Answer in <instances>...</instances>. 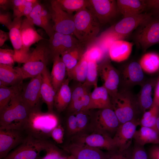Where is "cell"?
Returning a JSON list of instances; mask_svg holds the SVG:
<instances>
[{
    "mask_svg": "<svg viewBox=\"0 0 159 159\" xmlns=\"http://www.w3.org/2000/svg\"><path fill=\"white\" fill-rule=\"evenodd\" d=\"M59 124L58 117L53 112L44 113L38 108L31 111L23 130L35 139L48 140L53 130Z\"/></svg>",
    "mask_w": 159,
    "mask_h": 159,
    "instance_id": "6da1fadb",
    "label": "cell"
},
{
    "mask_svg": "<svg viewBox=\"0 0 159 159\" xmlns=\"http://www.w3.org/2000/svg\"><path fill=\"white\" fill-rule=\"evenodd\" d=\"M20 93L14 96L0 112V129L23 130L31 110L23 101Z\"/></svg>",
    "mask_w": 159,
    "mask_h": 159,
    "instance_id": "7a4b0ae2",
    "label": "cell"
},
{
    "mask_svg": "<svg viewBox=\"0 0 159 159\" xmlns=\"http://www.w3.org/2000/svg\"><path fill=\"white\" fill-rule=\"evenodd\" d=\"M52 58L48 40L42 39L37 43L26 62L21 67H15L23 80L33 78L42 74L47 68Z\"/></svg>",
    "mask_w": 159,
    "mask_h": 159,
    "instance_id": "3957f363",
    "label": "cell"
},
{
    "mask_svg": "<svg viewBox=\"0 0 159 159\" xmlns=\"http://www.w3.org/2000/svg\"><path fill=\"white\" fill-rule=\"evenodd\" d=\"M74 17V36L79 40L88 45L97 37L100 24L87 8L76 12Z\"/></svg>",
    "mask_w": 159,
    "mask_h": 159,
    "instance_id": "277c9868",
    "label": "cell"
},
{
    "mask_svg": "<svg viewBox=\"0 0 159 159\" xmlns=\"http://www.w3.org/2000/svg\"><path fill=\"white\" fill-rule=\"evenodd\" d=\"M111 100L112 109L120 124L137 119L136 115L140 108L137 100L129 92L126 90L118 92Z\"/></svg>",
    "mask_w": 159,
    "mask_h": 159,
    "instance_id": "5b68a950",
    "label": "cell"
},
{
    "mask_svg": "<svg viewBox=\"0 0 159 159\" xmlns=\"http://www.w3.org/2000/svg\"><path fill=\"white\" fill-rule=\"evenodd\" d=\"M120 124L112 109H99L92 115L90 129L113 138Z\"/></svg>",
    "mask_w": 159,
    "mask_h": 159,
    "instance_id": "8992f818",
    "label": "cell"
},
{
    "mask_svg": "<svg viewBox=\"0 0 159 159\" xmlns=\"http://www.w3.org/2000/svg\"><path fill=\"white\" fill-rule=\"evenodd\" d=\"M134 39L144 51L159 43V17L153 16L141 24L137 28Z\"/></svg>",
    "mask_w": 159,
    "mask_h": 159,
    "instance_id": "52a82bcc",
    "label": "cell"
},
{
    "mask_svg": "<svg viewBox=\"0 0 159 159\" xmlns=\"http://www.w3.org/2000/svg\"><path fill=\"white\" fill-rule=\"evenodd\" d=\"M47 141L28 135L22 143L2 159H41L40 154L42 151H45Z\"/></svg>",
    "mask_w": 159,
    "mask_h": 159,
    "instance_id": "ba28073f",
    "label": "cell"
},
{
    "mask_svg": "<svg viewBox=\"0 0 159 159\" xmlns=\"http://www.w3.org/2000/svg\"><path fill=\"white\" fill-rule=\"evenodd\" d=\"M50 2V6L48 9L53 22V27L55 32L74 36V15L62 10L54 0H51Z\"/></svg>",
    "mask_w": 159,
    "mask_h": 159,
    "instance_id": "9c48e42d",
    "label": "cell"
},
{
    "mask_svg": "<svg viewBox=\"0 0 159 159\" xmlns=\"http://www.w3.org/2000/svg\"><path fill=\"white\" fill-rule=\"evenodd\" d=\"M73 143L89 147L102 149L108 151L117 149L113 138L106 134L96 131L90 133L77 134L72 138Z\"/></svg>",
    "mask_w": 159,
    "mask_h": 159,
    "instance_id": "30bf717a",
    "label": "cell"
},
{
    "mask_svg": "<svg viewBox=\"0 0 159 159\" xmlns=\"http://www.w3.org/2000/svg\"><path fill=\"white\" fill-rule=\"evenodd\" d=\"M87 8L100 24H105L120 13L117 1L114 0H88Z\"/></svg>",
    "mask_w": 159,
    "mask_h": 159,
    "instance_id": "8fae6325",
    "label": "cell"
},
{
    "mask_svg": "<svg viewBox=\"0 0 159 159\" xmlns=\"http://www.w3.org/2000/svg\"><path fill=\"white\" fill-rule=\"evenodd\" d=\"M27 136L24 130L0 129V159L22 143Z\"/></svg>",
    "mask_w": 159,
    "mask_h": 159,
    "instance_id": "7c38bea8",
    "label": "cell"
},
{
    "mask_svg": "<svg viewBox=\"0 0 159 159\" xmlns=\"http://www.w3.org/2000/svg\"><path fill=\"white\" fill-rule=\"evenodd\" d=\"M98 74L103 82V85L108 91L110 98L118 93L120 76L117 71L110 61L106 59L98 65Z\"/></svg>",
    "mask_w": 159,
    "mask_h": 159,
    "instance_id": "4fadbf2b",
    "label": "cell"
},
{
    "mask_svg": "<svg viewBox=\"0 0 159 159\" xmlns=\"http://www.w3.org/2000/svg\"><path fill=\"white\" fill-rule=\"evenodd\" d=\"M22 20L21 17L14 18L9 29V39L14 52L15 62L20 63H25L31 54L24 48L22 43L20 32Z\"/></svg>",
    "mask_w": 159,
    "mask_h": 159,
    "instance_id": "5bb4252c",
    "label": "cell"
},
{
    "mask_svg": "<svg viewBox=\"0 0 159 159\" xmlns=\"http://www.w3.org/2000/svg\"><path fill=\"white\" fill-rule=\"evenodd\" d=\"M42 80L41 74L32 78L27 84L23 86L21 92L23 101L31 110L39 108Z\"/></svg>",
    "mask_w": 159,
    "mask_h": 159,
    "instance_id": "9a60e30c",
    "label": "cell"
},
{
    "mask_svg": "<svg viewBox=\"0 0 159 159\" xmlns=\"http://www.w3.org/2000/svg\"><path fill=\"white\" fill-rule=\"evenodd\" d=\"M49 38V45L52 59L55 56L61 55L69 49L83 44H86L79 40L74 35L56 32Z\"/></svg>",
    "mask_w": 159,
    "mask_h": 159,
    "instance_id": "2e32d148",
    "label": "cell"
},
{
    "mask_svg": "<svg viewBox=\"0 0 159 159\" xmlns=\"http://www.w3.org/2000/svg\"><path fill=\"white\" fill-rule=\"evenodd\" d=\"M139 121L135 119L120 124L113 137L117 150L122 151L130 148Z\"/></svg>",
    "mask_w": 159,
    "mask_h": 159,
    "instance_id": "e0dca14e",
    "label": "cell"
},
{
    "mask_svg": "<svg viewBox=\"0 0 159 159\" xmlns=\"http://www.w3.org/2000/svg\"><path fill=\"white\" fill-rule=\"evenodd\" d=\"M153 16L152 13H145L125 17L108 29L120 34L128 35L132 31Z\"/></svg>",
    "mask_w": 159,
    "mask_h": 159,
    "instance_id": "ac0fdd59",
    "label": "cell"
},
{
    "mask_svg": "<svg viewBox=\"0 0 159 159\" xmlns=\"http://www.w3.org/2000/svg\"><path fill=\"white\" fill-rule=\"evenodd\" d=\"M64 150L76 159H105L106 153L101 149L73 143L64 147Z\"/></svg>",
    "mask_w": 159,
    "mask_h": 159,
    "instance_id": "d6986e66",
    "label": "cell"
},
{
    "mask_svg": "<svg viewBox=\"0 0 159 159\" xmlns=\"http://www.w3.org/2000/svg\"><path fill=\"white\" fill-rule=\"evenodd\" d=\"M20 32L23 46L29 52L32 45L44 39L38 33L32 21L26 18L22 21Z\"/></svg>",
    "mask_w": 159,
    "mask_h": 159,
    "instance_id": "ffe728a7",
    "label": "cell"
},
{
    "mask_svg": "<svg viewBox=\"0 0 159 159\" xmlns=\"http://www.w3.org/2000/svg\"><path fill=\"white\" fill-rule=\"evenodd\" d=\"M90 100L87 110L112 109L110 97L107 89L103 86L95 88L90 93Z\"/></svg>",
    "mask_w": 159,
    "mask_h": 159,
    "instance_id": "44dd1931",
    "label": "cell"
},
{
    "mask_svg": "<svg viewBox=\"0 0 159 159\" xmlns=\"http://www.w3.org/2000/svg\"><path fill=\"white\" fill-rule=\"evenodd\" d=\"M41 75L42 77L40 89L41 99L47 105L48 112H53L56 93L52 83L50 73L47 68L42 72Z\"/></svg>",
    "mask_w": 159,
    "mask_h": 159,
    "instance_id": "7402d4cb",
    "label": "cell"
},
{
    "mask_svg": "<svg viewBox=\"0 0 159 159\" xmlns=\"http://www.w3.org/2000/svg\"><path fill=\"white\" fill-rule=\"evenodd\" d=\"M133 44L123 40L115 41L109 49L108 54L110 59L116 62L126 60L132 52Z\"/></svg>",
    "mask_w": 159,
    "mask_h": 159,
    "instance_id": "603a6c76",
    "label": "cell"
},
{
    "mask_svg": "<svg viewBox=\"0 0 159 159\" xmlns=\"http://www.w3.org/2000/svg\"><path fill=\"white\" fill-rule=\"evenodd\" d=\"M122 75L124 82L129 86L141 83L144 78L143 70L139 63L136 62L126 65L122 70Z\"/></svg>",
    "mask_w": 159,
    "mask_h": 159,
    "instance_id": "cb8c5ba5",
    "label": "cell"
},
{
    "mask_svg": "<svg viewBox=\"0 0 159 159\" xmlns=\"http://www.w3.org/2000/svg\"><path fill=\"white\" fill-rule=\"evenodd\" d=\"M118 10L124 17L142 13L146 9V0H118Z\"/></svg>",
    "mask_w": 159,
    "mask_h": 159,
    "instance_id": "d4e9b609",
    "label": "cell"
},
{
    "mask_svg": "<svg viewBox=\"0 0 159 159\" xmlns=\"http://www.w3.org/2000/svg\"><path fill=\"white\" fill-rule=\"evenodd\" d=\"M52 60L53 64L50 75L52 83L56 93L66 79L67 72L66 66L60 55L55 56Z\"/></svg>",
    "mask_w": 159,
    "mask_h": 159,
    "instance_id": "484cf974",
    "label": "cell"
},
{
    "mask_svg": "<svg viewBox=\"0 0 159 159\" xmlns=\"http://www.w3.org/2000/svg\"><path fill=\"white\" fill-rule=\"evenodd\" d=\"M23 80L13 66L0 64V87L19 85Z\"/></svg>",
    "mask_w": 159,
    "mask_h": 159,
    "instance_id": "4316f807",
    "label": "cell"
},
{
    "mask_svg": "<svg viewBox=\"0 0 159 159\" xmlns=\"http://www.w3.org/2000/svg\"><path fill=\"white\" fill-rule=\"evenodd\" d=\"M69 80L68 78L65 80L55 96L54 107L59 112L67 108L71 102L72 92L69 86Z\"/></svg>",
    "mask_w": 159,
    "mask_h": 159,
    "instance_id": "83f0119b",
    "label": "cell"
},
{
    "mask_svg": "<svg viewBox=\"0 0 159 159\" xmlns=\"http://www.w3.org/2000/svg\"><path fill=\"white\" fill-rule=\"evenodd\" d=\"M133 140L135 143L143 146L148 144L159 145V133L153 128L141 126L136 131Z\"/></svg>",
    "mask_w": 159,
    "mask_h": 159,
    "instance_id": "f1b7e54d",
    "label": "cell"
},
{
    "mask_svg": "<svg viewBox=\"0 0 159 159\" xmlns=\"http://www.w3.org/2000/svg\"><path fill=\"white\" fill-rule=\"evenodd\" d=\"M87 45H80L65 51L60 56L65 64L67 72L73 68L83 56Z\"/></svg>",
    "mask_w": 159,
    "mask_h": 159,
    "instance_id": "f546056e",
    "label": "cell"
},
{
    "mask_svg": "<svg viewBox=\"0 0 159 159\" xmlns=\"http://www.w3.org/2000/svg\"><path fill=\"white\" fill-rule=\"evenodd\" d=\"M128 36L120 34L108 29L102 32L93 42L98 44L107 54H108L110 47L115 41L123 40Z\"/></svg>",
    "mask_w": 159,
    "mask_h": 159,
    "instance_id": "4dcf8cb0",
    "label": "cell"
},
{
    "mask_svg": "<svg viewBox=\"0 0 159 159\" xmlns=\"http://www.w3.org/2000/svg\"><path fill=\"white\" fill-rule=\"evenodd\" d=\"M153 85L150 82L145 84L142 87L137 100L140 110L145 112L153 106V98L152 96Z\"/></svg>",
    "mask_w": 159,
    "mask_h": 159,
    "instance_id": "1f68e13d",
    "label": "cell"
},
{
    "mask_svg": "<svg viewBox=\"0 0 159 159\" xmlns=\"http://www.w3.org/2000/svg\"><path fill=\"white\" fill-rule=\"evenodd\" d=\"M139 64L143 71L150 74L155 73L159 70V55L154 53L145 54Z\"/></svg>",
    "mask_w": 159,
    "mask_h": 159,
    "instance_id": "d6a6232c",
    "label": "cell"
},
{
    "mask_svg": "<svg viewBox=\"0 0 159 159\" xmlns=\"http://www.w3.org/2000/svg\"><path fill=\"white\" fill-rule=\"evenodd\" d=\"M22 83L10 86L0 87V112L9 103L11 99L21 91Z\"/></svg>",
    "mask_w": 159,
    "mask_h": 159,
    "instance_id": "836d02e7",
    "label": "cell"
},
{
    "mask_svg": "<svg viewBox=\"0 0 159 159\" xmlns=\"http://www.w3.org/2000/svg\"><path fill=\"white\" fill-rule=\"evenodd\" d=\"M59 6L63 10L72 14L74 12L86 8L88 0H54Z\"/></svg>",
    "mask_w": 159,
    "mask_h": 159,
    "instance_id": "e575fe53",
    "label": "cell"
},
{
    "mask_svg": "<svg viewBox=\"0 0 159 159\" xmlns=\"http://www.w3.org/2000/svg\"><path fill=\"white\" fill-rule=\"evenodd\" d=\"M87 67L88 61L82 56L76 65L67 72L68 78L84 83L86 78Z\"/></svg>",
    "mask_w": 159,
    "mask_h": 159,
    "instance_id": "d590c367",
    "label": "cell"
},
{
    "mask_svg": "<svg viewBox=\"0 0 159 159\" xmlns=\"http://www.w3.org/2000/svg\"><path fill=\"white\" fill-rule=\"evenodd\" d=\"M106 54L98 44L92 42L87 45L82 57L88 62L92 61L97 63L102 61Z\"/></svg>",
    "mask_w": 159,
    "mask_h": 159,
    "instance_id": "8d00e7d4",
    "label": "cell"
},
{
    "mask_svg": "<svg viewBox=\"0 0 159 159\" xmlns=\"http://www.w3.org/2000/svg\"><path fill=\"white\" fill-rule=\"evenodd\" d=\"M159 112V107L153 106L148 110L144 112L139 121V125L141 126L153 128L158 131L156 123Z\"/></svg>",
    "mask_w": 159,
    "mask_h": 159,
    "instance_id": "74e56055",
    "label": "cell"
},
{
    "mask_svg": "<svg viewBox=\"0 0 159 159\" xmlns=\"http://www.w3.org/2000/svg\"><path fill=\"white\" fill-rule=\"evenodd\" d=\"M51 20V16L48 9L42 5L41 12L37 17V21L39 25L43 26V29L49 37L55 32Z\"/></svg>",
    "mask_w": 159,
    "mask_h": 159,
    "instance_id": "f35d334b",
    "label": "cell"
},
{
    "mask_svg": "<svg viewBox=\"0 0 159 159\" xmlns=\"http://www.w3.org/2000/svg\"><path fill=\"white\" fill-rule=\"evenodd\" d=\"M77 123L78 132L77 134L85 133L90 129L92 115L89 110L81 111L74 114ZM76 134V135H77Z\"/></svg>",
    "mask_w": 159,
    "mask_h": 159,
    "instance_id": "ab89813d",
    "label": "cell"
},
{
    "mask_svg": "<svg viewBox=\"0 0 159 159\" xmlns=\"http://www.w3.org/2000/svg\"><path fill=\"white\" fill-rule=\"evenodd\" d=\"M90 93L88 92L75 101L70 103L67 108L70 114H74L81 111L88 110L90 100Z\"/></svg>",
    "mask_w": 159,
    "mask_h": 159,
    "instance_id": "60d3db41",
    "label": "cell"
},
{
    "mask_svg": "<svg viewBox=\"0 0 159 159\" xmlns=\"http://www.w3.org/2000/svg\"><path fill=\"white\" fill-rule=\"evenodd\" d=\"M98 74L97 63L92 61L88 62L86 78L83 84L88 87L93 86L95 88L97 87Z\"/></svg>",
    "mask_w": 159,
    "mask_h": 159,
    "instance_id": "b9f144b4",
    "label": "cell"
},
{
    "mask_svg": "<svg viewBox=\"0 0 159 159\" xmlns=\"http://www.w3.org/2000/svg\"><path fill=\"white\" fill-rule=\"evenodd\" d=\"M14 50L9 49H0V64L13 66L15 62Z\"/></svg>",
    "mask_w": 159,
    "mask_h": 159,
    "instance_id": "7bdbcfd3",
    "label": "cell"
},
{
    "mask_svg": "<svg viewBox=\"0 0 159 159\" xmlns=\"http://www.w3.org/2000/svg\"><path fill=\"white\" fill-rule=\"evenodd\" d=\"M66 128L67 134L74 136L78 132V128L76 117L74 114H70L66 122Z\"/></svg>",
    "mask_w": 159,
    "mask_h": 159,
    "instance_id": "ee69618b",
    "label": "cell"
},
{
    "mask_svg": "<svg viewBox=\"0 0 159 159\" xmlns=\"http://www.w3.org/2000/svg\"><path fill=\"white\" fill-rule=\"evenodd\" d=\"M29 0H12V9L14 18L21 17L23 11L26 3Z\"/></svg>",
    "mask_w": 159,
    "mask_h": 159,
    "instance_id": "f6af8a7d",
    "label": "cell"
},
{
    "mask_svg": "<svg viewBox=\"0 0 159 159\" xmlns=\"http://www.w3.org/2000/svg\"><path fill=\"white\" fill-rule=\"evenodd\" d=\"M148 157L144 146L135 143L132 149V159H148Z\"/></svg>",
    "mask_w": 159,
    "mask_h": 159,
    "instance_id": "bcb514c9",
    "label": "cell"
},
{
    "mask_svg": "<svg viewBox=\"0 0 159 159\" xmlns=\"http://www.w3.org/2000/svg\"><path fill=\"white\" fill-rule=\"evenodd\" d=\"M64 129L61 124H59L52 131L51 137L57 144H62L63 142Z\"/></svg>",
    "mask_w": 159,
    "mask_h": 159,
    "instance_id": "7dc6e473",
    "label": "cell"
},
{
    "mask_svg": "<svg viewBox=\"0 0 159 159\" xmlns=\"http://www.w3.org/2000/svg\"><path fill=\"white\" fill-rule=\"evenodd\" d=\"M89 87L84 84L77 87L72 94V98L70 103L80 98L89 92Z\"/></svg>",
    "mask_w": 159,
    "mask_h": 159,
    "instance_id": "c3c4849f",
    "label": "cell"
},
{
    "mask_svg": "<svg viewBox=\"0 0 159 159\" xmlns=\"http://www.w3.org/2000/svg\"><path fill=\"white\" fill-rule=\"evenodd\" d=\"M13 21L11 20V15L8 11L2 12L0 11V23L4 25L8 29H9L12 24Z\"/></svg>",
    "mask_w": 159,
    "mask_h": 159,
    "instance_id": "681fc988",
    "label": "cell"
},
{
    "mask_svg": "<svg viewBox=\"0 0 159 159\" xmlns=\"http://www.w3.org/2000/svg\"><path fill=\"white\" fill-rule=\"evenodd\" d=\"M146 9L153 11V14L159 10V0H146Z\"/></svg>",
    "mask_w": 159,
    "mask_h": 159,
    "instance_id": "f907efd6",
    "label": "cell"
},
{
    "mask_svg": "<svg viewBox=\"0 0 159 159\" xmlns=\"http://www.w3.org/2000/svg\"><path fill=\"white\" fill-rule=\"evenodd\" d=\"M148 155L150 159H159V145H156L151 147Z\"/></svg>",
    "mask_w": 159,
    "mask_h": 159,
    "instance_id": "816d5d0a",
    "label": "cell"
},
{
    "mask_svg": "<svg viewBox=\"0 0 159 159\" xmlns=\"http://www.w3.org/2000/svg\"><path fill=\"white\" fill-rule=\"evenodd\" d=\"M153 106L159 107V76L155 84Z\"/></svg>",
    "mask_w": 159,
    "mask_h": 159,
    "instance_id": "f5cc1de1",
    "label": "cell"
},
{
    "mask_svg": "<svg viewBox=\"0 0 159 159\" xmlns=\"http://www.w3.org/2000/svg\"><path fill=\"white\" fill-rule=\"evenodd\" d=\"M122 153V151L117 149L108 151V152L106 153L105 159H121Z\"/></svg>",
    "mask_w": 159,
    "mask_h": 159,
    "instance_id": "db71d44e",
    "label": "cell"
},
{
    "mask_svg": "<svg viewBox=\"0 0 159 159\" xmlns=\"http://www.w3.org/2000/svg\"><path fill=\"white\" fill-rule=\"evenodd\" d=\"M0 8L5 11H7L10 8H12V0H0Z\"/></svg>",
    "mask_w": 159,
    "mask_h": 159,
    "instance_id": "11a10c76",
    "label": "cell"
},
{
    "mask_svg": "<svg viewBox=\"0 0 159 159\" xmlns=\"http://www.w3.org/2000/svg\"><path fill=\"white\" fill-rule=\"evenodd\" d=\"M9 38V33L0 30V46H2L5 42Z\"/></svg>",
    "mask_w": 159,
    "mask_h": 159,
    "instance_id": "9f6ffc18",
    "label": "cell"
},
{
    "mask_svg": "<svg viewBox=\"0 0 159 159\" xmlns=\"http://www.w3.org/2000/svg\"><path fill=\"white\" fill-rule=\"evenodd\" d=\"M132 149L130 148L122 151L121 159H132Z\"/></svg>",
    "mask_w": 159,
    "mask_h": 159,
    "instance_id": "6f0895ef",
    "label": "cell"
},
{
    "mask_svg": "<svg viewBox=\"0 0 159 159\" xmlns=\"http://www.w3.org/2000/svg\"><path fill=\"white\" fill-rule=\"evenodd\" d=\"M156 126L158 131L159 133V112L157 118Z\"/></svg>",
    "mask_w": 159,
    "mask_h": 159,
    "instance_id": "680465c9",
    "label": "cell"
},
{
    "mask_svg": "<svg viewBox=\"0 0 159 159\" xmlns=\"http://www.w3.org/2000/svg\"><path fill=\"white\" fill-rule=\"evenodd\" d=\"M153 15H154V16L159 17V10L155 13H154Z\"/></svg>",
    "mask_w": 159,
    "mask_h": 159,
    "instance_id": "91938a15",
    "label": "cell"
},
{
    "mask_svg": "<svg viewBox=\"0 0 159 159\" xmlns=\"http://www.w3.org/2000/svg\"><path fill=\"white\" fill-rule=\"evenodd\" d=\"M58 159H68V157H66L63 155L60 157Z\"/></svg>",
    "mask_w": 159,
    "mask_h": 159,
    "instance_id": "94428289",
    "label": "cell"
},
{
    "mask_svg": "<svg viewBox=\"0 0 159 159\" xmlns=\"http://www.w3.org/2000/svg\"><path fill=\"white\" fill-rule=\"evenodd\" d=\"M68 159H76L73 156L70 155L68 157Z\"/></svg>",
    "mask_w": 159,
    "mask_h": 159,
    "instance_id": "6125c7cd",
    "label": "cell"
}]
</instances>
